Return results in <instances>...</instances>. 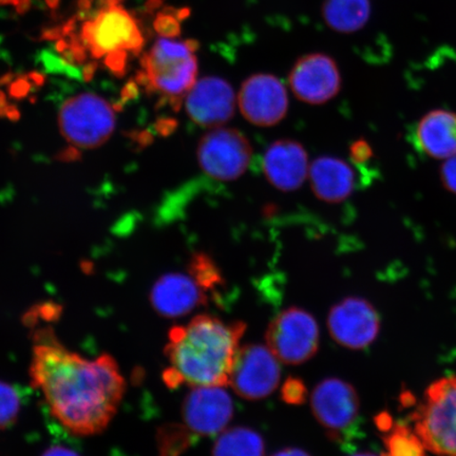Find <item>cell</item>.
I'll list each match as a JSON object with an SVG mask.
<instances>
[{"mask_svg": "<svg viewBox=\"0 0 456 456\" xmlns=\"http://www.w3.org/2000/svg\"><path fill=\"white\" fill-rule=\"evenodd\" d=\"M31 385L43 392L51 413L78 436L100 435L118 412L126 391L116 359L89 361L68 350L53 328L33 333Z\"/></svg>", "mask_w": 456, "mask_h": 456, "instance_id": "cell-1", "label": "cell"}, {"mask_svg": "<svg viewBox=\"0 0 456 456\" xmlns=\"http://www.w3.org/2000/svg\"><path fill=\"white\" fill-rule=\"evenodd\" d=\"M244 330L243 322L227 323L214 316L200 315L185 327L170 330L165 355L182 383L224 387Z\"/></svg>", "mask_w": 456, "mask_h": 456, "instance_id": "cell-2", "label": "cell"}, {"mask_svg": "<svg viewBox=\"0 0 456 456\" xmlns=\"http://www.w3.org/2000/svg\"><path fill=\"white\" fill-rule=\"evenodd\" d=\"M197 47L193 41L157 39L141 61L140 83L170 104H180L197 82Z\"/></svg>", "mask_w": 456, "mask_h": 456, "instance_id": "cell-3", "label": "cell"}, {"mask_svg": "<svg viewBox=\"0 0 456 456\" xmlns=\"http://www.w3.org/2000/svg\"><path fill=\"white\" fill-rule=\"evenodd\" d=\"M414 431L427 452L456 456V376L435 381L412 414Z\"/></svg>", "mask_w": 456, "mask_h": 456, "instance_id": "cell-4", "label": "cell"}, {"mask_svg": "<svg viewBox=\"0 0 456 456\" xmlns=\"http://www.w3.org/2000/svg\"><path fill=\"white\" fill-rule=\"evenodd\" d=\"M60 129L69 144L77 148L99 147L116 129L114 108L94 94H81L66 101L60 111Z\"/></svg>", "mask_w": 456, "mask_h": 456, "instance_id": "cell-5", "label": "cell"}, {"mask_svg": "<svg viewBox=\"0 0 456 456\" xmlns=\"http://www.w3.org/2000/svg\"><path fill=\"white\" fill-rule=\"evenodd\" d=\"M107 4L82 28V41L95 60L116 54H139L144 45L138 22L118 4Z\"/></svg>", "mask_w": 456, "mask_h": 456, "instance_id": "cell-6", "label": "cell"}, {"mask_svg": "<svg viewBox=\"0 0 456 456\" xmlns=\"http://www.w3.org/2000/svg\"><path fill=\"white\" fill-rule=\"evenodd\" d=\"M253 148L247 136L235 128L210 129L199 141L197 158L205 175L218 181L240 178L252 161Z\"/></svg>", "mask_w": 456, "mask_h": 456, "instance_id": "cell-7", "label": "cell"}, {"mask_svg": "<svg viewBox=\"0 0 456 456\" xmlns=\"http://www.w3.org/2000/svg\"><path fill=\"white\" fill-rule=\"evenodd\" d=\"M267 347L279 362L304 363L319 347V328L311 314L299 307H289L279 314L266 332Z\"/></svg>", "mask_w": 456, "mask_h": 456, "instance_id": "cell-8", "label": "cell"}, {"mask_svg": "<svg viewBox=\"0 0 456 456\" xmlns=\"http://www.w3.org/2000/svg\"><path fill=\"white\" fill-rule=\"evenodd\" d=\"M281 376L279 361L269 347L248 345L236 353L228 385L239 396L258 401L277 389Z\"/></svg>", "mask_w": 456, "mask_h": 456, "instance_id": "cell-9", "label": "cell"}, {"mask_svg": "<svg viewBox=\"0 0 456 456\" xmlns=\"http://www.w3.org/2000/svg\"><path fill=\"white\" fill-rule=\"evenodd\" d=\"M237 102L244 118L258 127L275 126L289 110L287 89L281 79L267 73L254 74L245 79Z\"/></svg>", "mask_w": 456, "mask_h": 456, "instance_id": "cell-10", "label": "cell"}, {"mask_svg": "<svg viewBox=\"0 0 456 456\" xmlns=\"http://www.w3.org/2000/svg\"><path fill=\"white\" fill-rule=\"evenodd\" d=\"M330 336L338 345L359 350L378 338L380 319L366 299L349 297L330 309L328 318Z\"/></svg>", "mask_w": 456, "mask_h": 456, "instance_id": "cell-11", "label": "cell"}, {"mask_svg": "<svg viewBox=\"0 0 456 456\" xmlns=\"http://www.w3.org/2000/svg\"><path fill=\"white\" fill-rule=\"evenodd\" d=\"M289 84L296 98L311 105H322L335 98L341 88L338 64L327 54L302 56L289 72Z\"/></svg>", "mask_w": 456, "mask_h": 456, "instance_id": "cell-12", "label": "cell"}, {"mask_svg": "<svg viewBox=\"0 0 456 456\" xmlns=\"http://www.w3.org/2000/svg\"><path fill=\"white\" fill-rule=\"evenodd\" d=\"M184 101L187 116L193 123L214 129L231 121L237 98L232 85L224 78L207 77L197 79Z\"/></svg>", "mask_w": 456, "mask_h": 456, "instance_id": "cell-13", "label": "cell"}, {"mask_svg": "<svg viewBox=\"0 0 456 456\" xmlns=\"http://www.w3.org/2000/svg\"><path fill=\"white\" fill-rule=\"evenodd\" d=\"M232 414V397L222 386L193 387L182 407L186 427L200 436L221 432L230 423Z\"/></svg>", "mask_w": 456, "mask_h": 456, "instance_id": "cell-14", "label": "cell"}, {"mask_svg": "<svg viewBox=\"0 0 456 456\" xmlns=\"http://www.w3.org/2000/svg\"><path fill=\"white\" fill-rule=\"evenodd\" d=\"M311 406L319 424L330 432H338L354 423L361 403L354 387L338 379H328L314 389Z\"/></svg>", "mask_w": 456, "mask_h": 456, "instance_id": "cell-15", "label": "cell"}, {"mask_svg": "<svg viewBox=\"0 0 456 456\" xmlns=\"http://www.w3.org/2000/svg\"><path fill=\"white\" fill-rule=\"evenodd\" d=\"M310 165L305 147L290 139L273 142L264 157L267 181L281 191L298 190L309 178Z\"/></svg>", "mask_w": 456, "mask_h": 456, "instance_id": "cell-16", "label": "cell"}, {"mask_svg": "<svg viewBox=\"0 0 456 456\" xmlns=\"http://www.w3.org/2000/svg\"><path fill=\"white\" fill-rule=\"evenodd\" d=\"M151 301L159 315L176 318L204 305L208 298L205 289L191 275L169 273L153 284Z\"/></svg>", "mask_w": 456, "mask_h": 456, "instance_id": "cell-17", "label": "cell"}, {"mask_svg": "<svg viewBox=\"0 0 456 456\" xmlns=\"http://www.w3.org/2000/svg\"><path fill=\"white\" fill-rule=\"evenodd\" d=\"M309 179L314 195L326 203H340L355 188L354 170L344 159L317 158L310 165Z\"/></svg>", "mask_w": 456, "mask_h": 456, "instance_id": "cell-18", "label": "cell"}, {"mask_svg": "<svg viewBox=\"0 0 456 456\" xmlns=\"http://www.w3.org/2000/svg\"><path fill=\"white\" fill-rule=\"evenodd\" d=\"M416 141L433 159H447L456 155V113L436 110L425 114L416 127Z\"/></svg>", "mask_w": 456, "mask_h": 456, "instance_id": "cell-19", "label": "cell"}, {"mask_svg": "<svg viewBox=\"0 0 456 456\" xmlns=\"http://www.w3.org/2000/svg\"><path fill=\"white\" fill-rule=\"evenodd\" d=\"M372 12L370 0H324L322 19L330 28L341 34L362 30Z\"/></svg>", "mask_w": 456, "mask_h": 456, "instance_id": "cell-20", "label": "cell"}, {"mask_svg": "<svg viewBox=\"0 0 456 456\" xmlns=\"http://www.w3.org/2000/svg\"><path fill=\"white\" fill-rule=\"evenodd\" d=\"M264 438L248 428L235 427L218 437L213 448V456H265Z\"/></svg>", "mask_w": 456, "mask_h": 456, "instance_id": "cell-21", "label": "cell"}, {"mask_svg": "<svg viewBox=\"0 0 456 456\" xmlns=\"http://www.w3.org/2000/svg\"><path fill=\"white\" fill-rule=\"evenodd\" d=\"M384 441L387 449L384 456H427L423 442L407 426L396 425Z\"/></svg>", "mask_w": 456, "mask_h": 456, "instance_id": "cell-22", "label": "cell"}, {"mask_svg": "<svg viewBox=\"0 0 456 456\" xmlns=\"http://www.w3.org/2000/svg\"><path fill=\"white\" fill-rule=\"evenodd\" d=\"M190 429L180 425H167L158 435L159 456H179L191 444Z\"/></svg>", "mask_w": 456, "mask_h": 456, "instance_id": "cell-23", "label": "cell"}, {"mask_svg": "<svg viewBox=\"0 0 456 456\" xmlns=\"http://www.w3.org/2000/svg\"><path fill=\"white\" fill-rule=\"evenodd\" d=\"M20 412V398L13 386L0 380V430L12 427Z\"/></svg>", "mask_w": 456, "mask_h": 456, "instance_id": "cell-24", "label": "cell"}, {"mask_svg": "<svg viewBox=\"0 0 456 456\" xmlns=\"http://www.w3.org/2000/svg\"><path fill=\"white\" fill-rule=\"evenodd\" d=\"M190 275L205 290L220 284L222 279L220 271L216 269L214 262L204 254L193 256L190 265Z\"/></svg>", "mask_w": 456, "mask_h": 456, "instance_id": "cell-25", "label": "cell"}, {"mask_svg": "<svg viewBox=\"0 0 456 456\" xmlns=\"http://www.w3.org/2000/svg\"><path fill=\"white\" fill-rule=\"evenodd\" d=\"M61 306L55 304H44L42 305L33 306L28 311L24 318L26 326L34 327L37 326V321L53 322L57 321L61 315Z\"/></svg>", "mask_w": 456, "mask_h": 456, "instance_id": "cell-26", "label": "cell"}, {"mask_svg": "<svg viewBox=\"0 0 456 456\" xmlns=\"http://www.w3.org/2000/svg\"><path fill=\"white\" fill-rule=\"evenodd\" d=\"M281 397L289 404H302L305 402L306 389L300 379L290 378L285 381Z\"/></svg>", "mask_w": 456, "mask_h": 456, "instance_id": "cell-27", "label": "cell"}, {"mask_svg": "<svg viewBox=\"0 0 456 456\" xmlns=\"http://www.w3.org/2000/svg\"><path fill=\"white\" fill-rule=\"evenodd\" d=\"M155 28L162 37L174 38L179 36L180 26L178 17L169 13H161L155 20Z\"/></svg>", "mask_w": 456, "mask_h": 456, "instance_id": "cell-28", "label": "cell"}, {"mask_svg": "<svg viewBox=\"0 0 456 456\" xmlns=\"http://www.w3.org/2000/svg\"><path fill=\"white\" fill-rule=\"evenodd\" d=\"M441 180L444 186L456 195V155L447 159L442 165Z\"/></svg>", "mask_w": 456, "mask_h": 456, "instance_id": "cell-29", "label": "cell"}, {"mask_svg": "<svg viewBox=\"0 0 456 456\" xmlns=\"http://www.w3.org/2000/svg\"><path fill=\"white\" fill-rule=\"evenodd\" d=\"M351 153L353 159L357 162L367 161L372 156V151H370V146L364 141L356 142L352 147Z\"/></svg>", "mask_w": 456, "mask_h": 456, "instance_id": "cell-30", "label": "cell"}, {"mask_svg": "<svg viewBox=\"0 0 456 456\" xmlns=\"http://www.w3.org/2000/svg\"><path fill=\"white\" fill-rule=\"evenodd\" d=\"M42 456H79L78 453L73 452L72 449L62 447V446H53L45 450Z\"/></svg>", "mask_w": 456, "mask_h": 456, "instance_id": "cell-31", "label": "cell"}, {"mask_svg": "<svg viewBox=\"0 0 456 456\" xmlns=\"http://www.w3.org/2000/svg\"><path fill=\"white\" fill-rule=\"evenodd\" d=\"M273 456H311L309 453L304 452V450L297 448H288L283 449L281 452H279Z\"/></svg>", "mask_w": 456, "mask_h": 456, "instance_id": "cell-32", "label": "cell"}, {"mask_svg": "<svg viewBox=\"0 0 456 456\" xmlns=\"http://www.w3.org/2000/svg\"><path fill=\"white\" fill-rule=\"evenodd\" d=\"M20 4V0H0V4Z\"/></svg>", "mask_w": 456, "mask_h": 456, "instance_id": "cell-33", "label": "cell"}, {"mask_svg": "<svg viewBox=\"0 0 456 456\" xmlns=\"http://www.w3.org/2000/svg\"><path fill=\"white\" fill-rule=\"evenodd\" d=\"M352 456H379V455H376V454L369 453V452H363V453H357V454H354Z\"/></svg>", "mask_w": 456, "mask_h": 456, "instance_id": "cell-34", "label": "cell"}]
</instances>
